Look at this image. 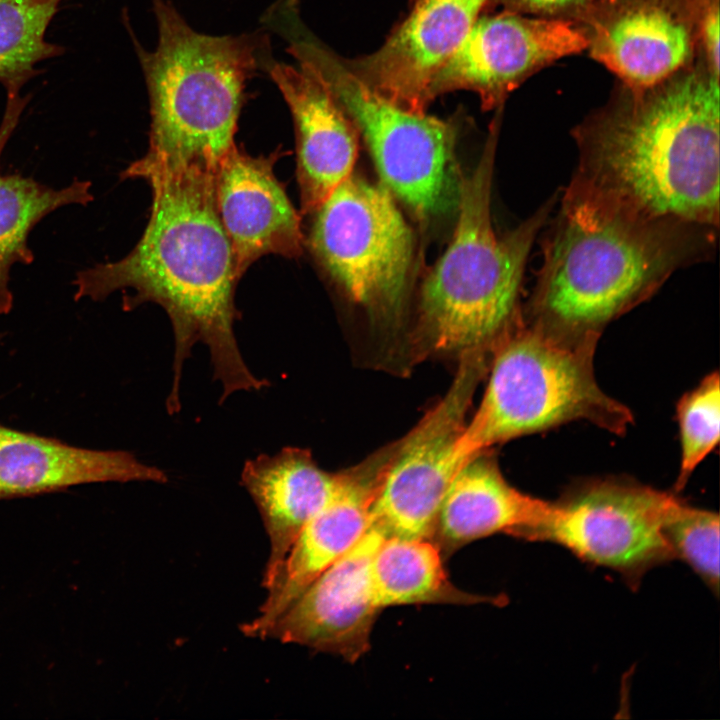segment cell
I'll use <instances>...</instances> for the list:
<instances>
[{
  "mask_svg": "<svg viewBox=\"0 0 720 720\" xmlns=\"http://www.w3.org/2000/svg\"><path fill=\"white\" fill-rule=\"evenodd\" d=\"M214 173L199 167L147 170L138 178L152 190L148 224L133 250L115 262L76 273L74 299L101 301L131 289L123 309L153 302L166 311L174 333L173 380L167 411L178 413L185 361L197 342L210 352L213 377L222 385L223 403L238 391L269 386L255 376L239 350L234 294L240 279L229 238L214 197Z\"/></svg>",
  "mask_w": 720,
  "mask_h": 720,
  "instance_id": "obj_1",
  "label": "cell"
},
{
  "mask_svg": "<svg viewBox=\"0 0 720 720\" xmlns=\"http://www.w3.org/2000/svg\"><path fill=\"white\" fill-rule=\"evenodd\" d=\"M719 76L699 54L649 86L623 83L574 129L573 181L641 215L717 228Z\"/></svg>",
  "mask_w": 720,
  "mask_h": 720,
  "instance_id": "obj_2",
  "label": "cell"
},
{
  "mask_svg": "<svg viewBox=\"0 0 720 720\" xmlns=\"http://www.w3.org/2000/svg\"><path fill=\"white\" fill-rule=\"evenodd\" d=\"M714 241L712 227L650 218L572 181L545 242L534 297L539 319L596 331Z\"/></svg>",
  "mask_w": 720,
  "mask_h": 720,
  "instance_id": "obj_3",
  "label": "cell"
},
{
  "mask_svg": "<svg viewBox=\"0 0 720 720\" xmlns=\"http://www.w3.org/2000/svg\"><path fill=\"white\" fill-rule=\"evenodd\" d=\"M158 45L137 47L150 97L149 149L121 178L166 168L215 171L235 145L245 82L258 64L252 35L198 33L167 0H152Z\"/></svg>",
  "mask_w": 720,
  "mask_h": 720,
  "instance_id": "obj_4",
  "label": "cell"
},
{
  "mask_svg": "<svg viewBox=\"0 0 720 720\" xmlns=\"http://www.w3.org/2000/svg\"><path fill=\"white\" fill-rule=\"evenodd\" d=\"M498 121L481 158L460 179L458 220L451 242L421 292L419 331L432 352L487 348L515 325L525 263L551 210L549 201L502 237L491 221Z\"/></svg>",
  "mask_w": 720,
  "mask_h": 720,
  "instance_id": "obj_5",
  "label": "cell"
},
{
  "mask_svg": "<svg viewBox=\"0 0 720 720\" xmlns=\"http://www.w3.org/2000/svg\"><path fill=\"white\" fill-rule=\"evenodd\" d=\"M597 335L540 319L529 327L515 323L492 351L482 400L456 443L460 465L496 444L574 420L624 432L631 413L593 374Z\"/></svg>",
  "mask_w": 720,
  "mask_h": 720,
  "instance_id": "obj_6",
  "label": "cell"
},
{
  "mask_svg": "<svg viewBox=\"0 0 720 720\" xmlns=\"http://www.w3.org/2000/svg\"><path fill=\"white\" fill-rule=\"evenodd\" d=\"M285 35L289 52L322 79L362 135L382 184L392 194L422 218L444 213L458 202L461 178L451 122L405 110L371 90L302 22Z\"/></svg>",
  "mask_w": 720,
  "mask_h": 720,
  "instance_id": "obj_7",
  "label": "cell"
},
{
  "mask_svg": "<svg viewBox=\"0 0 720 720\" xmlns=\"http://www.w3.org/2000/svg\"><path fill=\"white\" fill-rule=\"evenodd\" d=\"M313 212L309 244L320 264L371 315L394 320L405 299L413 239L392 193L350 175Z\"/></svg>",
  "mask_w": 720,
  "mask_h": 720,
  "instance_id": "obj_8",
  "label": "cell"
},
{
  "mask_svg": "<svg viewBox=\"0 0 720 720\" xmlns=\"http://www.w3.org/2000/svg\"><path fill=\"white\" fill-rule=\"evenodd\" d=\"M488 354L485 348L463 352L445 395L394 443L370 511L369 527L385 537L432 540L442 502L461 467L455 447Z\"/></svg>",
  "mask_w": 720,
  "mask_h": 720,
  "instance_id": "obj_9",
  "label": "cell"
},
{
  "mask_svg": "<svg viewBox=\"0 0 720 720\" xmlns=\"http://www.w3.org/2000/svg\"><path fill=\"white\" fill-rule=\"evenodd\" d=\"M675 498L632 483H592L549 502L528 540L559 544L638 585L648 570L674 559L664 524Z\"/></svg>",
  "mask_w": 720,
  "mask_h": 720,
  "instance_id": "obj_10",
  "label": "cell"
},
{
  "mask_svg": "<svg viewBox=\"0 0 720 720\" xmlns=\"http://www.w3.org/2000/svg\"><path fill=\"white\" fill-rule=\"evenodd\" d=\"M587 45L583 29L574 21L506 11L481 13L433 76L430 100L469 90L479 96L484 110L497 108L531 75Z\"/></svg>",
  "mask_w": 720,
  "mask_h": 720,
  "instance_id": "obj_11",
  "label": "cell"
},
{
  "mask_svg": "<svg viewBox=\"0 0 720 720\" xmlns=\"http://www.w3.org/2000/svg\"><path fill=\"white\" fill-rule=\"evenodd\" d=\"M699 0H589L576 22L590 56L621 83L664 80L699 55Z\"/></svg>",
  "mask_w": 720,
  "mask_h": 720,
  "instance_id": "obj_12",
  "label": "cell"
},
{
  "mask_svg": "<svg viewBox=\"0 0 720 720\" xmlns=\"http://www.w3.org/2000/svg\"><path fill=\"white\" fill-rule=\"evenodd\" d=\"M488 0H410L403 18L373 53L344 59L371 90L400 106L426 113L429 85L481 15Z\"/></svg>",
  "mask_w": 720,
  "mask_h": 720,
  "instance_id": "obj_13",
  "label": "cell"
},
{
  "mask_svg": "<svg viewBox=\"0 0 720 720\" xmlns=\"http://www.w3.org/2000/svg\"><path fill=\"white\" fill-rule=\"evenodd\" d=\"M393 445L341 472L338 487L325 506L302 528L259 614L242 625L248 637L267 638L276 621L308 586L351 549L369 529L370 511Z\"/></svg>",
  "mask_w": 720,
  "mask_h": 720,
  "instance_id": "obj_14",
  "label": "cell"
},
{
  "mask_svg": "<svg viewBox=\"0 0 720 720\" xmlns=\"http://www.w3.org/2000/svg\"><path fill=\"white\" fill-rule=\"evenodd\" d=\"M384 535L369 527L276 621L268 637L355 662L369 649L377 608L370 563Z\"/></svg>",
  "mask_w": 720,
  "mask_h": 720,
  "instance_id": "obj_15",
  "label": "cell"
},
{
  "mask_svg": "<svg viewBox=\"0 0 720 720\" xmlns=\"http://www.w3.org/2000/svg\"><path fill=\"white\" fill-rule=\"evenodd\" d=\"M278 157V152L253 157L234 145L214 173L216 209L239 278L264 255L302 252L300 218L273 171Z\"/></svg>",
  "mask_w": 720,
  "mask_h": 720,
  "instance_id": "obj_16",
  "label": "cell"
},
{
  "mask_svg": "<svg viewBox=\"0 0 720 720\" xmlns=\"http://www.w3.org/2000/svg\"><path fill=\"white\" fill-rule=\"evenodd\" d=\"M268 71L294 121L302 210L313 212L351 175L358 132L326 84L308 66L271 62Z\"/></svg>",
  "mask_w": 720,
  "mask_h": 720,
  "instance_id": "obj_17",
  "label": "cell"
},
{
  "mask_svg": "<svg viewBox=\"0 0 720 720\" xmlns=\"http://www.w3.org/2000/svg\"><path fill=\"white\" fill-rule=\"evenodd\" d=\"M130 481L165 483L168 477L127 451L80 448L0 424V499Z\"/></svg>",
  "mask_w": 720,
  "mask_h": 720,
  "instance_id": "obj_18",
  "label": "cell"
},
{
  "mask_svg": "<svg viewBox=\"0 0 720 720\" xmlns=\"http://www.w3.org/2000/svg\"><path fill=\"white\" fill-rule=\"evenodd\" d=\"M340 479L341 472L323 470L309 450L299 447H284L245 462L241 484L259 510L270 544L262 582L266 590L274 584L298 534L329 501Z\"/></svg>",
  "mask_w": 720,
  "mask_h": 720,
  "instance_id": "obj_19",
  "label": "cell"
},
{
  "mask_svg": "<svg viewBox=\"0 0 720 720\" xmlns=\"http://www.w3.org/2000/svg\"><path fill=\"white\" fill-rule=\"evenodd\" d=\"M548 503L514 488L495 460L486 452L480 453L463 464L452 479L440 509L434 543L448 554L494 533L527 540Z\"/></svg>",
  "mask_w": 720,
  "mask_h": 720,
  "instance_id": "obj_20",
  "label": "cell"
},
{
  "mask_svg": "<svg viewBox=\"0 0 720 720\" xmlns=\"http://www.w3.org/2000/svg\"><path fill=\"white\" fill-rule=\"evenodd\" d=\"M6 105L0 123V162L31 96L20 90H6ZM92 184L74 179L56 189L18 173L2 174L0 167V314L13 307L10 272L15 264L30 265L34 253L28 238L34 227L53 211L67 205L86 206L94 200Z\"/></svg>",
  "mask_w": 720,
  "mask_h": 720,
  "instance_id": "obj_21",
  "label": "cell"
},
{
  "mask_svg": "<svg viewBox=\"0 0 720 720\" xmlns=\"http://www.w3.org/2000/svg\"><path fill=\"white\" fill-rule=\"evenodd\" d=\"M370 578L379 610L403 604L499 601L456 588L445 574L439 547L429 539L384 537L371 559Z\"/></svg>",
  "mask_w": 720,
  "mask_h": 720,
  "instance_id": "obj_22",
  "label": "cell"
},
{
  "mask_svg": "<svg viewBox=\"0 0 720 720\" xmlns=\"http://www.w3.org/2000/svg\"><path fill=\"white\" fill-rule=\"evenodd\" d=\"M61 1L0 0V83L5 90H21L40 74L39 62L65 52L46 40Z\"/></svg>",
  "mask_w": 720,
  "mask_h": 720,
  "instance_id": "obj_23",
  "label": "cell"
},
{
  "mask_svg": "<svg viewBox=\"0 0 720 720\" xmlns=\"http://www.w3.org/2000/svg\"><path fill=\"white\" fill-rule=\"evenodd\" d=\"M719 522L717 513L675 498L664 524L674 559L685 561L716 595L719 591Z\"/></svg>",
  "mask_w": 720,
  "mask_h": 720,
  "instance_id": "obj_24",
  "label": "cell"
},
{
  "mask_svg": "<svg viewBox=\"0 0 720 720\" xmlns=\"http://www.w3.org/2000/svg\"><path fill=\"white\" fill-rule=\"evenodd\" d=\"M720 382L717 372L707 375L677 406L681 460L676 490L716 447L720 435Z\"/></svg>",
  "mask_w": 720,
  "mask_h": 720,
  "instance_id": "obj_25",
  "label": "cell"
},
{
  "mask_svg": "<svg viewBox=\"0 0 720 720\" xmlns=\"http://www.w3.org/2000/svg\"><path fill=\"white\" fill-rule=\"evenodd\" d=\"M589 0H488L482 13L506 11L577 22Z\"/></svg>",
  "mask_w": 720,
  "mask_h": 720,
  "instance_id": "obj_26",
  "label": "cell"
},
{
  "mask_svg": "<svg viewBox=\"0 0 720 720\" xmlns=\"http://www.w3.org/2000/svg\"><path fill=\"white\" fill-rule=\"evenodd\" d=\"M699 53L719 76V0H699Z\"/></svg>",
  "mask_w": 720,
  "mask_h": 720,
  "instance_id": "obj_27",
  "label": "cell"
},
{
  "mask_svg": "<svg viewBox=\"0 0 720 720\" xmlns=\"http://www.w3.org/2000/svg\"><path fill=\"white\" fill-rule=\"evenodd\" d=\"M2 337H3L2 334H0V341H1Z\"/></svg>",
  "mask_w": 720,
  "mask_h": 720,
  "instance_id": "obj_28",
  "label": "cell"
}]
</instances>
